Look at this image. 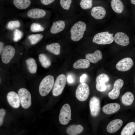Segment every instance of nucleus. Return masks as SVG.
Returning a JSON list of instances; mask_svg holds the SVG:
<instances>
[{
  "label": "nucleus",
  "instance_id": "cd10ccee",
  "mask_svg": "<svg viewBox=\"0 0 135 135\" xmlns=\"http://www.w3.org/2000/svg\"><path fill=\"white\" fill-rule=\"evenodd\" d=\"M39 61L42 66L45 68H48L51 65V61L49 58L44 54H40L39 55Z\"/></svg>",
  "mask_w": 135,
  "mask_h": 135
},
{
  "label": "nucleus",
  "instance_id": "aec40b11",
  "mask_svg": "<svg viewBox=\"0 0 135 135\" xmlns=\"http://www.w3.org/2000/svg\"><path fill=\"white\" fill-rule=\"evenodd\" d=\"M83 129V127L81 125H72L68 127L66 132L69 135H76L81 133Z\"/></svg>",
  "mask_w": 135,
  "mask_h": 135
},
{
  "label": "nucleus",
  "instance_id": "9d476101",
  "mask_svg": "<svg viewBox=\"0 0 135 135\" xmlns=\"http://www.w3.org/2000/svg\"><path fill=\"white\" fill-rule=\"evenodd\" d=\"M89 106L91 115L96 117L98 114L100 109V102L99 99L95 96L92 97L90 99Z\"/></svg>",
  "mask_w": 135,
  "mask_h": 135
},
{
  "label": "nucleus",
  "instance_id": "4c0bfd02",
  "mask_svg": "<svg viewBox=\"0 0 135 135\" xmlns=\"http://www.w3.org/2000/svg\"><path fill=\"white\" fill-rule=\"evenodd\" d=\"M67 79L68 82L70 84L74 82V78L72 76L70 75H69L68 76Z\"/></svg>",
  "mask_w": 135,
  "mask_h": 135
},
{
  "label": "nucleus",
  "instance_id": "f257e3e1",
  "mask_svg": "<svg viewBox=\"0 0 135 135\" xmlns=\"http://www.w3.org/2000/svg\"><path fill=\"white\" fill-rule=\"evenodd\" d=\"M86 28V24L81 21L75 23L71 28L70 32L71 40L78 41L83 37Z\"/></svg>",
  "mask_w": 135,
  "mask_h": 135
},
{
  "label": "nucleus",
  "instance_id": "5701e85b",
  "mask_svg": "<svg viewBox=\"0 0 135 135\" xmlns=\"http://www.w3.org/2000/svg\"><path fill=\"white\" fill-rule=\"evenodd\" d=\"M111 5L113 10L118 13H120L123 11L124 6L120 0H112Z\"/></svg>",
  "mask_w": 135,
  "mask_h": 135
},
{
  "label": "nucleus",
  "instance_id": "412c9836",
  "mask_svg": "<svg viewBox=\"0 0 135 135\" xmlns=\"http://www.w3.org/2000/svg\"><path fill=\"white\" fill-rule=\"evenodd\" d=\"M135 132V122H130L128 123L122 129L121 135H132Z\"/></svg>",
  "mask_w": 135,
  "mask_h": 135
},
{
  "label": "nucleus",
  "instance_id": "2eb2a0df",
  "mask_svg": "<svg viewBox=\"0 0 135 135\" xmlns=\"http://www.w3.org/2000/svg\"><path fill=\"white\" fill-rule=\"evenodd\" d=\"M27 14L28 16L30 18L38 19L44 17L46 15V12L42 9L34 8L28 10Z\"/></svg>",
  "mask_w": 135,
  "mask_h": 135
},
{
  "label": "nucleus",
  "instance_id": "c85d7f7f",
  "mask_svg": "<svg viewBox=\"0 0 135 135\" xmlns=\"http://www.w3.org/2000/svg\"><path fill=\"white\" fill-rule=\"evenodd\" d=\"M43 38V35L40 34H32L28 37V39L30 43L32 45H34L37 44Z\"/></svg>",
  "mask_w": 135,
  "mask_h": 135
},
{
  "label": "nucleus",
  "instance_id": "a211bd4d",
  "mask_svg": "<svg viewBox=\"0 0 135 135\" xmlns=\"http://www.w3.org/2000/svg\"><path fill=\"white\" fill-rule=\"evenodd\" d=\"M102 53L99 50H97L92 54H87L85 56L86 59L93 63H96L102 59Z\"/></svg>",
  "mask_w": 135,
  "mask_h": 135
},
{
  "label": "nucleus",
  "instance_id": "ddd939ff",
  "mask_svg": "<svg viewBox=\"0 0 135 135\" xmlns=\"http://www.w3.org/2000/svg\"><path fill=\"white\" fill-rule=\"evenodd\" d=\"M114 40L117 44L122 46H126L129 44V38L125 33L118 32L116 33L114 36Z\"/></svg>",
  "mask_w": 135,
  "mask_h": 135
},
{
  "label": "nucleus",
  "instance_id": "2f4dec72",
  "mask_svg": "<svg viewBox=\"0 0 135 135\" xmlns=\"http://www.w3.org/2000/svg\"><path fill=\"white\" fill-rule=\"evenodd\" d=\"M20 24L18 20H14L9 22L7 24V27L10 30H13L19 28Z\"/></svg>",
  "mask_w": 135,
  "mask_h": 135
},
{
  "label": "nucleus",
  "instance_id": "1a4fd4ad",
  "mask_svg": "<svg viewBox=\"0 0 135 135\" xmlns=\"http://www.w3.org/2000/svg\"><path fill=\"white\" fill-rule=\"evenodd\" d=\"M134 62L131 58H125L118 62L116 65V68L119 71L125 72L130 70Z\"/></svg>",
  "mask_w": 135,
  "mask_h": 135
},
{
  "label": "nucleus",
  "instance_id": "c9c22d12",
  "mask_svg": "<svg viewBox=\"0 0 135 135\" xmlns=\"http://www.w3.org/2000/svg\"><path fill=\"white\" fill-rule=\"evenodd\" d=\"M6 114V111L4 109L0 110V126H1L3 123L4 119Z\"/></svg>",
  "mask_w": 135,
  "mask_h": 135
},
{
  "label": "nucleus",
  "instance_id": "9b49d317",
  "mask_svg": "<svg viewBox=\"0 0 135 135\" xmlns=\"http://www.w3.org/2000/svg\"><path fill=\"white\" fill-rule=\"evenodd\" d=\"M124 84V81L121 79H118L115 81L112 89L108 94V96L110 98L115 100L118 97L120 94V90Z\"/></svg>",
  "mask_w": 135,
  "mask_h": 135
},
{
  "label": "nucleus",
  "instance_id": "a19ab883",
  "mask_svg": "<svg viewBox=\"0 0 135 135\" xmlns=\"http://www.w3.org/2000/svg\"><path fill=\"white\" fill-rule=\"evenodd\" d=\"M131 3L134 4L135 5V0H130Z\"/></svg>",
  "mask_w": 135,
  "mask_h": 135
},
{
  "label": "nucleus",
  "instance_id": "79ce46f5",
  "mask_svg": "<svg viewBox=\"0 0 135 135\" xmlns=\"http://www.w3.org/2000/svg\"><path fill=\"white\" fill-rule=\"evenodd\" d=\"M134 80H135V76Z\"/></svg>",
  "mask_w": 135,
  "mask_h": 135
},
{
  "label": "nucleus",
  "instance_id": "7c9ffc66",
  "mask_svg": "<svg viewBox=\"0 0 135 135\" xmlns=\"http://www.w3.org/2000/svg\"><path fill=\"white\" fill-rule=\"evenodd\" d=\"M92 0H81L80 4L83 9L86 10L91 8L92 6Z\"/></svg>",
  "mask_w": 135,
  "mask_h": 135
},
{
  "label": "nucleus",
  "instance_id": "f03ea898",
  "mask_svg": "<svg viewBox=\"0 0 135 135\" xmlns=\"http://www.w3.org/2000/svg\"><path fill=\"white\" fill-rule=\"evenodd\" d=\"M54 82V77L48 75L44 78L41 82L39 90L40 95L44 96L48 95L53 88Z\"/></svg>",
  "mask_w": 135,
  "mask_h": 135
},
{
  "label": "nucleus",
  "instance_id": "bb28decb",
  "mask_svg": "<svg viewBox=\"0 0 135 135\" xmlns=\"http://www.w3.org/2000/svg\"><path fill=\"white\" fill-rule=\"evenodd\" d=\"M90 65V62L86 59H80L76 61L73 64L75 69L86 68Z\"/></svg>",
  "mask_w": 135,
  "mask_h": 135
},
{
  "label": "nucleus",
  "instance_id": "7ed1b4c3",
  "mask_svg": "<svg viewBox=\"0 0 135 135\" xmlns=\"http://www.w3.org/2000/svg\"><path fill=\"white\" fill-rule=\"evenodd\" d=\"M113 34L108 31L98 33L94 36L92 42L99 44H106L112 43L114 40Z\"/></svg>",
  "mask_w": 135,
  "mask_h": 135
},
{
  "label": "nucleus",
  "instance_id": "39448f33",
  "mask_svg": "<svg viewBox=\"0 0 135 135\" xmlns=\"http://www.w3.org/2000/svg\"><path fill=\"white\" fill-rule=\"evenodd\" d=\"M20 104L22 107L27 109L30 108L32 104L31 95L26 89L21 88L18 92Z\"/></svg>",
  "mask_w": 135,
  "mask_h": 135
},
{
  "label": "nucleus",
  "instance_id": "423d86ee",
  "mask_svg": "<svg viewBox=\"0 0 135 135\" xmlns=\"http://www.w3.org/2000/svg\"><path fill=\"white\" fill-rule=\"evenodd\" d=\"M71 111L70 105L64 104L62 107L60 112L59 119L60 123L63 125L68 124L71 119Z\"/></svg>",
  "mask_w": 135,
  "mask_h": 135
},
{
  "label": "nucleus",
  "instance_id": "72a5a7b5",
  "mask_svg": "<svg viewBox=\"0 0 135 135\" xmlns=\"http://www.w3.org/2000/svg\"><path fill=\"white\" fill-rule=\"evenodd\" d=\"M13 35V40L16 42L21 39L23 36V33L20 30L16 29L14 31Z\"/></svg>",
  "mask_w": 135,
  "mask_h": 135
},
{
  "label": "nucleus",
  "instance_id": "20e7f679",
  "mask_svg": "<svg viewBox=\"0 0 135 135\" xmlns=\"http://www.w3.org/2000/svg\"><path fill=\"white\" fill-rule=\"evenodd\" d=\"M66 82V76L63 74H61L57 77L52 90L53 96H57L62 94L65 87Z\"/></svg>",
  "mask_w": 135,
  "mask_h": 135
},
{
  "label": "nucleus",
  "instance_id": "4be33fe9",
  "mask_svg": "<svg viewBox=\"0 0 135 135\" xmlns=\"http://www.w3.org/2000/svg\"><path fill=\"white\" fill-rule=\"evenodd\" d=\"M134 100V96L133 94L129 92L125 93L121 98L122 104L126 106H130Z\"/></svg>",
  "mask_w": 135,
  "mask_h": 135
},
{
  "label": "nucleus",
  "instance_id": "393cba45",
  "mask_svg": "<svg viewBox=\"0 0 135 135\" xmlns=\"http://www.w3.org/2000/svg\"><path fill=\"white\" fill-rule=\"evenodd\" d=\"M26 62L29 72L32 74L36 73L37 70V66L36 61L31 58L26 59Z\"/></svg>",
  "mask_w": 135,
  "mask_h": 135
},
{
  "label": "nucleus",
  "instance_id": "dca6fc26",
  "mask_svg": "<svg viewBox=\"0 0 135 135\" xmlns=\"http://www.w3.org/2000/svg\"><path fill=\"white\" fill-rule=\"evenodd\" d=\"M106 14L105 9L101 6H97L93 7L91 12V16L95 19H101L104 18Z\"/></svg>",
  "mask_w": 135,
  "mask_h": 135
},
{
  "label": "nucleus",
  "instance_id": "58836bf2",
  "mask_svg": "<svg viewBox=\"0 0 135 135\" xmlns=\"http://www.w3.org/2000/svg\"><path fill=\"white\" fill-rule=\"evenodd\" d=\"M87 77V75L86 74H83L82 76L80 77V81L81 83H83L85 79Z\"/></svg>",
  "mask_w": 135,
  "mask_h": 135
},
{
  "label": "nucleus",
  "instance_id": "0eeeda50",
  "mask_svg": "<svg viewBox=\"0 0 135 135\" xmlns=\"http://www.w3.org/2000/svg\"><path fill=\"white\" fill-rule=\"evenodd\" d=\"M90 93L88 85L85 83L78 85L76 90V96L77 98L80 101H84L88 98Z\"/></svg>",
  "mask_w": 135,
  "mask_h": 135
},
{
  "label": "nucleus",
  "instance_id": "f8f14e48",
  "mask_svg": "<svg viewBox=\"0 0 135 135\" xmlns=\"http://www.w3.org/2000/svg\"><path fill=\"white\" fill-rule=\"evenodd\" d=\"M7 99L9 104L14 108H18L20 106L18 94L14 91L9 92L7 95Z\"/></svg>",
  "mask_w": 135,
  "mask_h": 135
},
{
  "label": "nucleus",
  "instance_id": "a878e982",
  "mask_svg": "<svg viewBox=\"0 0 135 135\" xmlns=\"http://www.w3.org/2000/svg\"><path fill=\"white\" fill-rule=\"evenodd\" d=\"M60 46L58 43H53L47 45L46 49L49 52L56 55H58L60 53Z\"/></svg>",
  "mask_w": 135,
  "mask_h": 135
},
{
  "label": "nucleus",
  "instance_id": "e433bc0d",
  "mask_svg": "<svg viewBox=\"0 0 135 135\" xmlns=\"http://www.w3.org/2000/svg\"><path fill=\"white\" fill-rule=\"evenodd\" d=\"M55 0H40L41 3L45 5H48L53 2Z\"/></svg>",
  "mask_w": 135,
  "mask_h": 135
},
{
  "label": "nucleus",
  "instance_id": "c756f323",
  "mask_svg": "<svg viewBox=\"0 0 135 135\" xmlns=\"http://www.w3.org/2000/svg\"><path fill=\"white\" fill-rule=\"evenodd\" d=\"M109 80V78L108 75L102 74L99 75L97 77L96 81V83L104 84L108 82Z\"/></svg>",
  "mask_w": 135,
  "mask_h": 135
},
{
  "label": "nucleus",
  "instance_id": "6e6552de",
  "mask_svg": "<svg viewBox=\"0 0 135 135\" xmlns=\"http://www.w3.org/2000/svg\"><path fill=\"white\" fill-rule=\"evenodd\" d=\"M15 53V49L12 46H5L2 52L1 59L3 62L5 64L9 63L14 57Z\"/></svg>",
  "mask_w": 135,
  "mask_h": 135
},
{
  "label": "nucleus",
  "instance_id": "b1692460",
  "mask_svg": "<svg viewBox=\"0 0 135 135\" xmlns=\"http://www.w3.org/2000/svg\"><path fill=\"white\" fill-rule=\"evenodd\" d=\"M13 3L18 8L24 10L30 5L31 1L30 0H14Z\"/></svg>",
  "mask_w": 135,
  "mask_h": 135
},
{
  "label": "nucleus",
  "instance_id": "4468645a",
  "mask_svg": "<svg viewBox=\"0 0 135 135\" xmlns=\"http://www.w3.org/2000/svg\"><path fill=\"white\" fill-rule=\"evenodd\" d=\"M123 123L122 120L117 119L113 120L108 124L106 130L108 132L113 133L116 132L121 128Z\"/></svg>",
  "mask_w": 135,
  "mask_h": 135
},
{
  "label": "nucleus",
  "instance_id": "f704fd0d",
  "mask_svg": "<svg viewBox=\"0 0 135 135\" xmlns=\"http://www.w3.org/2000/svg\"><path fill=\"white\" fill-rule=\"evenodd\" d=\"M72 2V0H60L61 6L63 8L66 10L69 9Z\"/></svg>",
  "mask_w": 135,
  "mask_h": 135
},
{
  "label": "nucleus",
  "instance_id": "f3484780",
  "mask_svg": "<svg viewBox=\"0 0 135 135\" xmlns=\"http://www.w3.org/2000/svg\"><path fill=\"white\" fill-rule=\"evenodd\" d=\"M120 106L116 103H112L107 104L104 106L102 108L103 112L107 114L114 113L120 109Z\"/></svg>",
  "mask_w": 135,
  "mask_h": 135
},
{
  "label": "nucleus",
  "instance_id": "ea45409f",
  "mask_svg": "<svg viewBox=\"0 0 135 135\" xmlns=\"http://www.w3.org/2000/svg\"><path fill=\"white\" fill-rule=\"evenodd\" d=\"M4 43L2 42H0V54L2 53L3 49L4 48Z\"/></svg>",
  "mask_w": 135,
  "mask_h": 135
},
{
  "label": "nucleus",
  "instance_id": "473e14b6",
  "mask_svg": "<svg viewBox=\"0 0 135 135\" xmlns=\"http://www.w3.org/2000/svg\"><path fill=\"white\" fill-rule=\"evenodd\" d=\"M30 29L33 32H42L44 30V28L40 24L36 23H33L31 25Z\"/></svg>",
  "mask_w": 135,
  "mask_h": 135
},
{
  "label": "nucleus",
  "instance_id": "6ab92c4d",
  "mask_svg": "<svg viewBox=\"0 0 135 135\" xmlns=\"http://www.w3.org/2000/svg\"><path fill=\"white\" fill-rule=\"evenodd\" d=\"M64 22L59 20L54 22L50 29V32L52 34L58 33L63 30L65 28Z\"/></svg>",
  "mask_w": 135,
  "mask_h": 135
}]
</instances>
